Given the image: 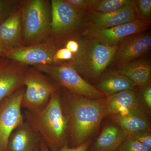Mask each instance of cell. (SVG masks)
Wrapping results in <instances>:
<instances>
[{
  "label": "cell",
  "mask_w": 151,
  "mask_h": 151,
  "mask_svg": "<svg viewBox=\"0 0 151 151\" xmlns=\"http://www.w3.org/2000/svg\"><path fill=\"white\" fill-rule=\"evenodd\" d=\"M105 99L92 100L69 91L61 97L68 139L76 147L86 142L99 127L105 116Z\"/></svg>",
  "instance_id": "1"
},
{
  "label": "cell",
  "mask_w": 151,
  "mask_h": 151,
  "mask_svg": "<svg viewBox=\"0 0 151 151\" xmlns=\"http://www.w3.org/2000/svg\"><path fill=\"white\" fill-rule=\"evenodd\" d=\"M24 116L50 150H59L67 145L68 122L58 90L52 94L44 108L36 111L25 110Z\"/></svg>",
  "instance_id": "2"
},
{
  "label": "cell",
  "mask_w": 151,
  "mask_h": 151,
  "mask_svg": "<svg viewBox=\"0 0 151 151\" xmlns=\"http://www.w3.org/2000/svg\"><path fill=\"white\" fill-rule=\"evenodd\" d=\"M81 43V49L67 64L78 73L92 78H98L112 62L117 46H109L94 39Z\"/></svg>",
  "instance_id": "3"
},
{
  "label": "cell",
  "mask_w": 151,
  "mask_h": 151,
  "mask_svg": "<svg viewBox=\"0 0 151 151\" xmlns=\"http://www.w3.org/2000/svg\"><path fill=\"white\" fill-rule=\"evenodd\" d=\"M22 35L25 43L34 46L41 43L50 33L51 9L48 2L31 0L21 8Z\"/></svg>",
  "instance_id": "4"
},
{
  "label": "cell",
  "mask_w": 151,
  "mask_h": 151,
  "mask_svg": "<svg viewBox=\"0 0 151 151\" xmlns=\"http://www.w3.org/2000/svg\"><path fill=\"white\" fill-rule=\"evenodd\" d=\"M36 70L54 79L70 92L92 100L105 98L106 95L83 79L72 66L67 63L60 65H35Z\"/></svg>",
  "instance_id": "5"
},
{
  "label": "cell",
  "mask_w": 151,
  "mask_h": 151,
  "mask_svg": "<svg viewBox=\"0 0 151 151\" xmlns=\"http://www.w3.org/2000/svg\"><path fill=\"white\" fill-rule=\"evenodd\" d=\"M50 33L57 40L69 37L87 27V15L82 13L66 0L51 1Z\"/></svg>",
  "instance_id": "6"
},
{
  "label": "cell",
  "mask_w": 151,
  "mask_h": 151,
  "mask_svg": "<svg viewBox=\"0 0 151 151\" xmlns=\"http://www.w3.org/2000/svg\"><path fill=\"white\" fill-rule=\"evenodd\" d=\"M24 86L22 108L29 111L43 109L48 104L52 94L58 90V86L36 69L27 70Z\"/></svg>",
  "instance_id": "7"
},
{
  "label": "cell",
  "mask_w": 151,
  "mask_h": 151,
  "mask_svg": "<svg viewBox=\"0 0 151 151\" xmlns=\"http://www.w3.org/2000/svg\"><path fill=\"white\" fill-rule=\"evenodd\" d=\"M24 91V87L21 88L0 103V151H7L11 134L24 122L21 111Z\"/></svg>",
  "instance_id": "8"
},
{
  "label": "cell",
  "mask_w": 151,
  "mask_h": 151,
  "mask_svg": "<svg viewBox=\"0 0 151 151\" xmlns=\"http://www.w3.org/2000/svg\"><path fill=\"white\" fill-rule=\"evenodd\" d=\"M150 24V21L136 19L118 26L95 29L86 28L84 35L89 38L97 40L101 43L109 46H117L123 39L129 36L145 32Z\"/></svg>",
  "instance_id": "9"
},
{
  "label": "cell",
  "mask_w": 151,
  "mask_h": 151,
  "mask_svg": "<svg viewBox=\"0 0 151 151\" xmlns=\"http://www.w3.org/2000/svg\"><path fill=\"white\" fill-rule=\"evenodd\" d=\"M151 48L150 32L129 36L119 42L111 63L119 67L147 54Z\"/></svg>",
  "instance_id": "10"
},
{
  "label": "cell",
  "mask_w": 151,
  "mask_h": 151,
  "mask_svg": "<svg viewBox=\"0 0 151 151\" xmlns=\"http://www.w3.org/2000/svg\"><path fill=\"white\" fill-rule=\"evenodd\" d=\"M57 50L51 43L42 42L6 51L4 55L24 65H54L53 56Z\"/></svg>",
  "instance_id": "11"
},
{
  "label": "cell",
  "mask_w": 151,
  "mask_h": 151,
  "mask_svg": "<svg viewBox=\"0 0 151 151\" xmlns=\"http://www.w3.org/2000/svg\"><path fill=\"white\" fill-rule=\"evenodd\" d=\"M25 65L10 59L0 60V103L24 86Z\"/></svg>",
  "instance_id": "12"
},
{
  "label": "cell",
  "mask_w": 151,
  "mask_h": 151,
  "mask_svg": "<svg viewBox=\"0 0 151 151\" xmlns=\"http://www.w3.org/2000/svg\"><path fill=\"white\" fill-rule=\"evenodd\" d=\"M137 19L136 9L133 3L119 10L101 13L91 12L86 18L87 28L103 29L118 26Z\"/></svg>",
  "instance_id": "13"
},
{
  "label": "cell",
  "mask_w": 151,
  "mask_h": 151,
  "mask_svg": "<svg viewBox=\"0 0 151 151\" xmlns=\"http://www.w3.org/2000/svg\"><path fill=\"white\" fill-rule=\"evenodd\" d=\"M21 9L14 10L0 24V45L4 52L22 47Z\"/></svg>",
  "instance_id": "14"
},
{
  "label": "cell",
  "mask_w": 151,
  "mask_h": 151,
  "mask_svg": "<svg viewBox=\"0 0 151 151\" xmlns=\"http://www.w3.org/2000/svg\"><path fill=\"white\" fill-rule=\"evenodd\" d=\"M42 140L40 135L25 120L10 136L7 151H35L39 149Z\"/></svg>",
  "instance_id": "15"
},
{
  "label": "cell",
  "mask_w": 151,
  "mask_h": 151,
  "mask_svg": "<svg viewBox=\"0 0 151 151\" xmlns=\"http://www.w3.org/2000/svg\"><path fill=\"white\" fill-rule=\"evenodd\" d=\"M116 72L128 77L140 88L151 84V65L149 60L137 59L118 67Z\"/></svg>",
  "instance_id": "16"
},
{
  "label": "cell",
  "mask_w": 151,
  "mask_h": 151,
  "mask_svg": "<svg viewBox=\"0 0 151 151\" xmlns=\"http://www.w3.org/2000/svg\"><path fill=\"white\" fill-rule=\"evenodd\" d=\"M111 119L129 136L140 130L150 129V127L148 119L139 107L111 116Z\"/></svg>",
  "instance_id": "17"
},
{
  "label": "cell",
  "mask_w": 151,
  "mask_h": 151,
  "mask_svg": "<svg viewBox=\"0 0 151 151\" xmlns=\"http://www.w3.org/2000/svg\"><path fill=\"white\" fill-rule=\"evenodd\" d=\"M128 136L117 124H108L102 130L91 151H116Z\"/></svg>",
  "instance_id": "18"
},
{
  "label": "cell",
  "mask_w": 151,
  "mask_h": 151,
  "mask_svg": "<svg viewBox=\"0 0 151 151\" xmlns=\"http://www.w3.org/2000/svg\"><path fill=\"white\" fill-rule=\"evenodd\" d=\"M137 107L139 103L136 92L134 90H124L105 98V116H114Z\"/></svg>",
  "instance_id": "19"
},
{
  "label": "cell",
  "mask_w": 151,
  "mask_h": 151,
  "mask_svg": "<svg viewBox=\"0 0 151 151\" xmlns=\"http://www.w3.org/2000/svg\"><path fill=\"white\" fill-rule=\"evenodd\" d=\"M135 87L134 83L128 77L116 72L108 74L97 84V89L106 96L124 90H134Z\"/></svg>",
  "instance_id": "20"
},
{
  "label": "cell",
  "mask_w": 151,
  "mask_h": 151,
  "mask_svg": "<svg viewBox=\"0 0 151 151\" xmlns=\"http://www.w3.org/2000/svg\"><path fill=\"white\" fill-rule=\"evenodd\" d=\"M133 2L132 0H98L94 11L101 13L112 12L123 8Z\"/></svg>",
  "instance_id": "21"
},
{
  "label": "cell",
  "mask_w": 151,
  "mask_h": 151,
  "mask_svg": "<svg viewBox=\"0 0 151 151\" xmlns=\"http://www.w3.org/2000/svg\"><path fill=\"white\" fill-rule=\"evenodd\" d=\"M116 151H151V148L131 137H128Z\"/></svg>",
  "instance_id": "22"
},
{
  "label": "cell",
  "mask_w": 151,
  "mask_h": 151,
  "mask_svg": "<svg viewBox=\"0 0 151 151\" xmlns=\"http://www.w3.org/2000/svg\"><path fill=\"white\" fill-rule=\"evenodd\" d=\"M137 19L148 20L151 14V0L134 1Z\"/></svg>",
  "instance_id": "23"
},
{
  "label": "cell",
  "mask_w": 151,
  "mask_h": 151,
  "mask_svg": "<svg viewBox=\"0 0 151 151\" xmlns=\"http://www.w3.org/2000/svg\"><path fill=\"white\" fill-rule=\"evenodd\" d=\"M73 7L82 13L88 15L93 12L98 0H66Z\"/></svg>",
  "instance_id": "24"
},
{
  "label": "cell",
  "mask_w": 151,
  "mask_h": 151,
  "mask_svg": "<svg viewBox=\"0 0 151 151\" xmlns=\"http://www.w3.org/2000/svg\"><path fill=\"white\" fill-rule=\"evenodd\" d=\"M140 142L151 148V133L150 130L145 129L137 131L129 135Z\"/></svg>",
  "instance_id": "25"
},
{
  "label": "cell",
  "mask_w": 151,
  "mask_h": 151,
  "mask_svg": "<svg viewBox=\"0 0 151 151\" xmlns=\"http://www.w3.org/2000/svg\"><path fill=\"white\" fill-rule=\"evenodd\" d=\"M75 56V55L64 47L57 50L53 56V60L56 65V63L63 60L71 61L74 59Z\"/></svg>",
  "instance_id": "26"
},
{
  "label": "cell",
  "mask_w": 151,
  "mask_h": 151,
  "mask_svg": "<svg viewBox=\"0 0 151 151\" xmlns=\"http://www.w3.org/2000/svg\"><path fill=\"white\" fill-rule=\"evenodd\" d=\"M89 141H86V142L76 147L73 148L68 147L66 145L64 146L62 149L58 151H86L88 150L89 146ZM39 151H52L48 148L47 146L45 144L43 141L42 140L39 147Z\"/></svg>",
  "instance_id": "27"
},
{
  "label": "cell",
  "mask_w": 151,
  "mask_h": 151,
  "mask_svg": "<svg viewBox=\"0 0 151 151\" xmlns=\"http://www.w3.org/2000/svg\"><path fill=\"white\" fill-rule=\"evenodd\" d=\"M17 2L15 1H5L0 0V17L9 16L14 10V8Z\"/></svg>",
  "instance_id": "28"
},
{
  "label": "cell",
  "mask_w": 151,
  "mask_h": 151,
  "mask_svg": "<svg viewBox=\"0 0 151 151\" xmlns=\"http://www.w3.org/2000/svg\"><path fill=\"white\" fill-rule=\"evenodd\" d=\"M142 88V96L143 101L145 104L146 107L151 110V84L145 86Z\"/></svg>",
  "instance_id": "29"
},
{
  "label": "cell",
  "mask_w": 151,
  "mask_h": 151,
  "mask_svg": "<svg viewBox=\"0 0 151 151\" xmlns=\"http://www.w3.org/2000/svg\"><path fill=\"white\" fill-rule=\"evenodd\" d=\"M81 47V43L76 40H70L65 43V47L76 55L80 51Z\"/></svg>",
  "instance_id": "30"
},
{
  "label": "cell",
  "mask_w": 151,
  "mask_h": 151,
  "mask_svg": "<svg viewBox=\"0 0 151 151\" xmlns=\"http://www.w3.org/2000/svg\"><path fill=\"white\" fill-rule=\"evenodd\" d=\"M4 51L3 49L1 47L0 45V56L1 55H4Z\"/></svg>",
  "instance_id": "31"
},
{
  "label": "cell",
  "mask_w": 151,
  "mask_h": 151,
  "mask_svg": "<svg viewBox=\"0 0 151 151\" xmlns=\"http://www.w3.org/2000/svg\"><path fill=\"white\" fill-rule=\"evenodd\" d=\"M35 151H39V149H38V150H36Z\"/></svg>",
  "instance_id": "32"
}]
</instances>
